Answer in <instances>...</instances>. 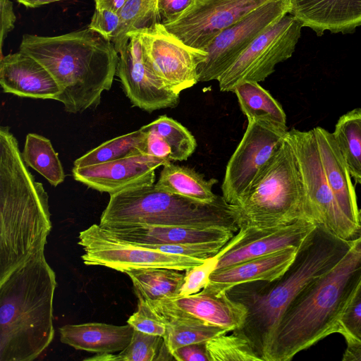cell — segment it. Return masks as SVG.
<instances>
[{
	"label": "cell",
	"mask_w": 361,
	"mask_h": 361,
	"mask_svg": "<svg viewBox=\"0 0 361 361\" xmlns=\"http://www.w3.org/2000/svg\"><path fill=\"white\" fill-rule=\"evenodd\" d=\"M303 27L295 16L288 13L260 33L218 78L222 92H233L242 81H264L276 66L291 57Z\"/></svg>",
	"instance_id": "cell-9"
},
{
	"label": "cell",
	"mask_w": 361,
	"mask_h": 361,
	"mask_svg": "<svg viewBox=\"0 0 361 361\" xmlns=\"http://www.w3.org/2000/svg\"><path fill=\"white\" fill-rule=\"evenodd\" d=\"M0 84L4 92L23 97L56 100L61 93L46 68L20 51L1 58Z\"/></svg>",
	"instance_id": "cell-19"
},
{
	"label": "cell",
	"mask_w": 361,
	"mask_h": 361,
	"mask_svg": "<svg viewBox=\"0 0 361 361\" xmlns=\"http://www.w3.org/2000/svg\"><path fill=\"white\" fill-rule=\"evenodd\" d=\"M315 226L312 221L301 219L274 228L240 229L216 255L218 262L216 269L285 248H299Z\"/></svg>",
	"instance_id": "cell-16"
},
{
	"label": "cell",
	"mask_w": 361,
	"mask_h": 361,
	"mask_svg": "<svg viewBox=\"0 0 361 361\" xmlns=\"http://www.w3.org/2000/svg\"><path fill=\"white\" fill-rule=\"evenodd\" d=\"M19 51L51 73L61 89L56 100L73 114L99 104L119 60L113 42L89 27L54 37L25 35Z\"/></svg>",
	"instance_id": "cell-2"
},
{
	"label": "cell",
	"mask_w": 361,
	"mask_h": 361,
	"mask_svg": "<svg viewBox=\"0 0 361 361\" xmlns=\"http://www.w3.org/2000/svg\"><path fill=\"white\" fill-rule=\"evenodd\" d=\"M336 333L343 336L347 345L361 343V285L343 312Z\"/></svg>",
	"instance_id": "cell-37"
},
{
	"label": "cell",
	"mask_w": 361,
	"mask_h": 361,
	"mask_svg": "<svg viewBox=\"0 0 361 361\" xmlns=\"http://www.w3.org/2000/svg\"><path fill=\"white\" fill-rule=\"evenodd\" d=\"M273 0H195L176 21L164 25L186 45L203 50L222 31Z\"/></svg>",
	"instance_id": "cell-14"
},
{
	"label": "cell",
	"mask_w": 361,
	"mask_h": 361,
	"mask_svg": "<svg viewBox=\"0 0 361 361\" xmlns=\"http://www.w3.org/2000/svg\"><path fill=\"white\" fill-rule=\"evenodd\" d=\"M324 172L341 209L361 227L360 209L351 176L333 133L322 127L312 129Z\"/></svg>",
	"instance_id": "cell-21"
},
{
	"label": "cell",
	"mask_w": 361,
	"mask_h": 361,
	"mask_svg": "<svg viewBox=\"0 0 361 361\" xmlns=\"http://www.w3.org/2000/svg\"><path fill=\"white\" fill-rule=\"evenodd\" d=\"M101 228L109 235L133 244L228 242L234 236L233 231L221 228L151 225Z\"/></svg>",
	"instance_id": "cell-22"
},
{
	"label": "cell",
	"mask_w": 361,
	"mask_h": 361,
	"mask_svg": "<svg viewBox=\"0 0 361 361\" xmlns=\"http://www.w3.org/2000/svg\"><path fill=\"white\" fill-rule=\"evenodd\" d=\"M231 207L238 230L266 229L301 219L310 220L300 171L286 137L248 192Z\"/></svg>",
	"instance_id": "cell-7"
},
{
	"label": "cell",
	"mask_w": 361,
	"mask_h": 361,
	"mask_svg": "<svg viewBox=\"0 0 361 361\" xmlns=\"http://www.w3.org/2000/svg\"><path fill=\"white\" fill-rule=\"evenodd\" d=\"M361 285V235L341 260L307 285L290 303L272 336L264 361H288L337 332L339 319Z\"/></svg>",
	"instance_id": "cell-3"
},
{
	"label": "cell",
	"mask_w": 361,
	"mask_h": 361,
	"mask_svg": "<svg viewBox=\"0 0 361 361\" xmlns=\"http://www.w3.org/2000/svg\"><path fill=\"white\" fill-rule=\"evenodd\" d=\"M360 219H361V209H360Z\"/></svg>",
	"instance_id": "cell-48"
},
{
	"label": "cell",
	"mask_w": 361,
	"mask_h": 361,
	"mask_svg": "<svg viewBox=\"0 0 361 361\" xmlns=\"http://www.w3.org/2000/svg\"><path fill=\"white\" fill-rule=\"evenodd\" d=\"M233 92L248 122H267L288 130L286 116L282 106L258 82L242 81L235 86Z\"/></svg>",
	"instance_id": "cell-27"
},
{
	"label": "cell",
	"mask_w": 361,
	"mask_h": 361,
	"mask_svg": "<svg viewBox=\"0 0 361 361\" xmlns=\"http://www.w3.org/2000/svg\"><path fill=\"white\" fill-rule=\"evenodd\" d=\"M140 129L147 133V154L156 158L171 162V150L166 142L154 130L145 128Z\"/></svg>",
	"instance_id": "cell-42"
},
{
	"label": "cell",
	"mask_w": 361,
	"mask_h": 361,
	"mask_svg": "<svg viewBox=\"0 0 361 361\" xmlns=\"http://www.w3.org/2000/svg\"><path fill=\"white\" fill-rule=\"evenodd\" d=\"M169 298L188 313L228 331L242 329L247 316L246 305L231 298L228 293L214 296L200 291L190 295H177Z\"/></svg>",
	"instance_id": "cell-25"
},
{
	"label": "cell",
	"mask_w": 361,
	"mask_h": 361,
	"mask_svg": "<svg viewBox=\"0 0 361 361\" xmlns=\"http://www.w3.org/2000/svg\"><path fill=\"white\" fill-rule=\"evenodd\" d=\"M148 302L165 323L164 339L171 355L182 346L206 343L216 336L229 332L188 313L176 306L169 298Z\"/></svg>",
	"instance_id": "cell-23"
},
{
	"label": "cell",
	"mask_w": 361,
	"mask_h": 361,
	"mask_svg": "<svg viewBox=\"0 0 361 361\" xmlns=\"http://www.w3.org/2000/svg\"><path fill=\"white\" fill-rule=\"evenodd\" d=\"M118 54L116 75L133 106L152 112L178 105L179 94L169 90L152 71L137 31L130 33Z\"/></svg>",
	"instance_id": "cell-15"
},
{
	"label": "cell",
	"mask_w": 361,
	"mask_h": 361,
	"mask_svg": "<svg viewBox=\"0 0 361 361\" xmlns=\"http://www.w3.org/2000/svg\"><path fill=\"white\" fill-rule=\"evenodd\" d=\"M25 7L36 8L49 3L59 1L61 0H16Z\"/></svg>",
	"instance_id": "cell-47"
},
{
	"label": "cell",
	"mask_w": 361,
	"mask_h": 361,
	"mask_svg": "<svg viewBox=\"0 0 361 361\" xmlns=\"http://www.w3.org/2000/svg\"><path fill=\"white\" fill-rule=\"evenodd\" d=\"M173 359L163 336L135 330L128 345L118 354L103 353L87 360L107 361H159Z\"/></svg>",
	"instance_id": "cell-33"
},
{
	"label": "cell",
	"mask_w": 361,
	"mask_h": 361,
	"mask_svg": "<svg viewBox=\"0 0 361 361\" xmlns=\"http://www.w3.org/2000/svg\"><path fill=\"white\" fill-rule=\"evenodd\" d=\"M164 268L133 269L126 274L130 278L138 299L152 301L178 295L185 274Z\"/></svg>",
	"instance_id": "cell-28"
},
{
	"label": "cell",
	"mask_w": 361,
	"mask_h": 361,
	"mask_svg": "<svg viewBox=\"0 0 361 361\" xmlns=\"http://www.w3.org/2000/svg\"><path fill=\"white\" fill-rule=\"evenodd\" d=\"M342 360L343 361H361V343L347 345Z\"/></svg>",
	"instance_id": "cell-46"
},
{
	"label": "cell",
	"mask_w": 361,
	"mask_h": 361,
	"mask_svg": "<svg viewBox=\"0 0 361 361\" xmlns=\"http://www.w3.org/2000/svg\"><path fill=\"white\" fill-rule=\"evenodd\" d=\"M137 32L152 71L169 90L180 94L199 82L197 67L205 51L186 45L161 23Z\"/></svg>",
	"instance_id": "cell-13"
},
{
	"label": "cell",
	"mask_w": 361,
	"mask_h": 361,
	"mask_svg": "<svg viewBox=\"0 0 361 361\" xmlns=\"http://www.w3.org/2000/svg\"><path fill=\"white\" fill-rule=\"evenodd\" d=\"M353 241L338 238L324 226L316 225L282 276L258 290L240 293L237 300L247 308L240 329L263 361L279 322L290 303L307 285L336 266Z\"/></svg>",
	"instance_id": "cell-5"
},
{
	"label": "cell",
	"mask_w": 361,
	"mask_h": 361,
	"mask_svg": "<svg viewBox=\"0 0 361 361\" xmlns=\"http://www.w3.org/2000/svg\"><path fill=\"white\" fill-rule=\"evenodd\" d=\"M23 159L53 186L62 183L65 173L60 159L51 141L36 133L27 135L23 150Z\"/></svg>",
	"instance_id": "cell-31"
},
{
	"label": "cell",
	"mask_w": 361,
	"mask_h": 361,
	"mask_svg": "<svg viewBox=\"0 0 361 361\" xmlns=\"http://www.w3.org/2000/svg\"><path fill=\"white\" fill-rule=\"evenodd\" d=\"M81 256L87 266H102L126 273L142 268H164L186 271L205 260L165 253L117 238L93 224L79 234Z\"/></svg>",
	"instance_id": "cell-10"
},
{
	"label": "cell",
	"mask_w": 361,
	"mask_h": 361,
	"mask_svg": "<svg viewBox=\"0 0 361 361\" xmlns=\"http://www.w3.org/2000/svg\"><path fill=\"white\" fill-rule=\"evenodd\" d=\"M295 155L302 176L309 219L345 240L361 235V227L341 209L326 178L312 129L288 130L286 136Z\"/></svg>",
	"instance_id": "cell-8"
},
{
	"label": "cell",
	"mask_w": 361,
	"mask_h": 361,
	"mask_svg": "<svg viewBox=\"0 0 361 361\" xmlns=\"http://www.w3.org/2000/svg\"><path fill=\"white\" fill-rule=\"evenodd\" d=\"M287 132L267 122H248L226 165L221 185L222 197L228 204H237L248 192L283 142Z\"/></svg>",
	"instance_id": "cell-11"
},
{
	"label": "cell",
	"mask_w": 361,
	"mask_h": 361,
	"mask_svg": "<svg viewBox=\"0 0 361 361\" xmlns=\"http://www.w3.org/2000/svg\"><path fill=\"white\" fill-rule=\"evenodd\" d=\"M136 331L164 336L166 325L147 300L138 299L137 309L127 320Z\"/></svg>",
	"instance_id": "cell-38"
},
{
	"label": "cell",
	"mask_w": 361,
	"mask_h": 361,
	"mask_svg": "<svg viewBox=\"0 0 361 361\" xmlns=\"http://www.w3.org/2000/svg\"><path fill=\"white\" fill-rule=\"evenodd\" d=\"M217 182L214 178L207 180L192 168L169 162L163 166L155 186L167 192L184 197L204 204H211L221 196L212 191Z\"/></svg>",
	"instance_id": "cell-26"
},
{
	"label": "cell",
	"mask_w": 361,
	"mask_h": 361,
	"mask_svg": "<svg viewBox=\"0 0 361 361\" xmlns=\"http://www.w3.org/2000/svg\"><path fill=\"white\" fill-rule=\"evenodd\" d=\"M290 13L317 35L348 33L361 26V0H292Z\"/></svg>",
	"instance_id": "cell-20"
},
{
	"label": "cell",
	"mask_w": 361,
	"mask_h": 361,
	"mask_svg": "<svg viewBox=\"0 0 361 361\" xmlns=\"http://www.w3.org/2000/svg\"><path fill=\"white\" fill-rule=\"evenodd\" d=\"M299 248L288 247L216 269L201 292L220 296L236 286L252 282H271L282 276L295 259Z\"/></svg>",
	"instance_id": "cell-18"
},
{
	"label": "cell",
	"mask_w": 361,
	"mask_h": 361,
	"mask_svg": "<svg viewBox=\"0 0 361 361\" xmlns=\"http://www.w3.org/2000/svg\"><path fill=\"white\" fill-rule=\"evenodd\" d=\"M147 133L140 128L106 141L77 159L74 166H92L147 154Z\"/></svg>",
	"instance_id": "cell-29"
},
{
	"label": "cell",
	"mask_w": 361,
	"mask_h": 361,
	"mask_svg": "<svg viewBox=\"0 0 361 361\" xmlns=\"http://www.w3.org/2000/svg\"><path fill=\"white\" fill-rule=\"evenodd\" d=\"M0 12H1V32H0V47L1 58L2 55V48L4 42L9 32L13 27L16 20V15L13 11V4L10 0H0Z\"/></svg>",
	"instance_id": "cell-44"
},
{
	"label": "cell",
	"mask_w": 361,
	"mask_h": 361,
	"mask_svg": "<svg viewBox=\"0 0 361 361\" xmlns=\"http://www.w3.org/2000/svg\"><path fill=\"white\" fill-rule=\"evenodd\" d=\"M134 331L128 324L116 326L98 322L66 324L59 328L62 343L76 350L98 354L123 350L130 343Z\"/></svg>",
	"instance_id": "cell-24"
},
{
	"label": "cell",
	"mask_w": 361,
	"mask_h": 361,
	"mask_svg": "<svg viewBox=\"0 0 361 361\" xmlns=\"http://www.w3.org/2000/svg\"><path fill=\"white\" fill-rule=\"evenodd\" d=\"M128 0H95V8L119 13Z\"/></svg>",
	"instance_id": "cell-45"
},
{
	"label": "cell",
	"mask_w": 361,
	"mask_h": 361,
	"mask_svg": "<svg viewBox=\"0 0 361 361\" xmlns=\"http://www.w3.org/2000/svg\"><path fill=\"white\" fill-rule=\"evenodd\" d=\"M292 0H273L220 32L206 47L205 59L197 67L199 82L218 78L263 31L290 13Z\"/></svg>",
	"instance_id": "cell-12"
},
{
	"label": "cell",
	"mask_w": 361,
	"mask_h": 361,
	"mask_svg": "<svg viewBox=\"0 0 361 361\" xmlns=\"http://www.w3.org/2000/svg\"><path fill=\"white\" fill-rule=\"evenodd\" d=\"M333 134L351 177L361 185V109L341 116Z\"/></svg>",
	"instance_id": "cell-30"
},
{
	"label": "cell",
	"mask_w": 361,
	"mask_h": 361,
	"mask_svg": "<svg viewBox=\"0 0 361 361\" xmlns=\"http://www.w3.org/2000/svg\"><path fill=\"white\" fill-rule=\"evenodd\" d=\"M168 164L147 154L92 166L73 167L75 180L110 195L128 188L154 184L155 170Z\"/></svg>",
	"instance_id": "cell-17"
},
{
	"label": "cell",
	"mask_w": 361,
	"mask_h": 361,
	"mask_svg": "<svg viewBox=\"0 0 361 361\" xmlns=\"http://www.w3.org/2000/svg\"><path fill=\"white\" fill-rule=\"evenodd\" d=\"M143 127L154 130L166 142L171 150L172 161L186 160L195 151V137L172 118L163 115Z\"/></svg>",
	"instance_id": "cell-35"
},
{
	"label": "cell",
	"mask_w": 361,
	"mask_h": 361,
	"mask_svg": "<svg viewBox=\"0 0 361 361\" xmlns=\"http://www.w3.org/2000/svg\"><path fill=\"white\" fill-rule=\"evenodd\" d=\"M217 256L207 259L202 264L186 270L178 295L186 296L201 291L207 285L211 274L216 269Z\"/></svg>",
	"instance_id": "cell-39"
},
{
	"label": "cell",
	"mask_w": 361,
	"mask_h": 361,
	"mask_svg": "<svg viewBox=\"0 0 361 361\" xmlns=\"http://www.w3.org/2000/svg\"><path fill=\"white\" fill-rule=\"evenodd\" d=\"M178 361H209L205 343L186 345L177 348L172 353Z\"/></svg>",
	"instance_id": "cell-43"
},
{
	"label": "cell",
	"mask_w": 361,
	"mask_h": 361,
	"mask_svg": "<svg viewBox=\"0 0 361 361\" xmlns=\"http://www.w3.org/2000/svg\"><path fill=\"white\" fill-rule=\"evenodd\" d=\"M179 226L221 228L238 231L231 205L221 196L204 204L157 188L154 184L128 188L110 195L101 227Z\"/></svg>",
	"instance_id": "cell-6"
},
{
	"label": "cell",
	"mask_w": 361,
	"mask_h": 361,
	"mask_svg": "<svg viewBox=\"0 0 361 361\" xmlns=\"http://www.w3.org/2000/svg\"><path fill=\"white\" fill-rule=\"evenodd\" d=\"M49 197L28 169L17 138L0 128V283L44 252L51 230Z\"/></svg>",
	"instance_id": "cell-1"
},
{
	"label": "cell",
	"mask_w": 361,
	"mask_h": 361,
	"mask_svg": "<svg viewBox=\"0 0 361 361\" xmlns=\"http://www.w3.org/2000/svg\"><path fill=\"white\" fill-rule=\"evenodd\" d=\"M120 24L118 13L104 8H95L89 28L102 35L108 40L112 41Z\"/></svg>",
	"instance_id": "cell-40"
},
{
	"label": "cell",
	"mask_w": 361,
	"mask_h": 361,
	"mask_svg": "<svg viewBox=\"0 0 361 361\" xmlns=\"http://www.w3.org/2000/svg\"><path fill=\"white\" fill-rule=\"evenodd\" d=\"M216 336L205 343L209 361H263L241 329Z\"/></svg>",
	"instance_id": "cell-34"
},
{
	"label": "cell",
	"mask_w": 361,
	"mask_h": 361,
	"mask_svg": "<svg viewBox=\"0 0 361 361\" xmlns=\"http://www.w3.org/2000/svg\"><path fill=\"white\" fill-rule=\"evenodd\" d=\"M55 272L39 253L0 283V361H32L54 336Z\"/></svg>",
	"instance_id": "cell-4"
},
{
	"label": "cell",
	"mask_w": 361,
	"mask_h": 361,
	"mask_svg": "<svg viewBox=\"0 0 361 361\" xmlns=\"http://www.w3.org/2000/svg\"><path fill=\"white\" fill-rule=\"evenodd\" d=\"M158 0H128L118 13L120 24L112 42L118 53L130 39V33L160 23Z\"/></svg>",
	"instance_id": "cell-32"
},
{
	"label": "cell",
	"mask_w": 361,
	"mask_h": 361,
	"mask_svg": "<svg viewBox=\"0 0 361 361\" xmlns=\"http://www.w3.org/2000/svg\"><path fill=\"white\" fill-rule=\"evenodd\" d=\"M228 242L214 241L180 244H136L165 253L187 256L205 260L216 256Z\"/></svg>",
	"instance_id": "cell-36"
},
{
	"label": "cell",
	"mask_w": 361,
	"mask_h": 361,
	"mask_svg": "<svg viewBox=\"0 0 361 361\" xmlns=\"http://www.w3.org/2000/svg\"><path fill=\"white\" fill-rule=\"evenodd\" d=\"M195 0H158V12L160 23L163 25L178 20L192 4Z\"/></svg>",
	"instance_id": "cell-41"
}]
</instances>
